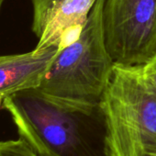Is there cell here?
<instances>
[{
  "mask_svg": "<svg viewBox=\"0 0 156 156\" xmlns=\"http://www.w3.org/2000/svg\"><path fill=\"white\" fill-rule=\"evenodd\" d=\"M59 48L35 49L23 53L0 55V97L39 87Z\"/></svg>",
  "mask_w": 156,
  "mask_h": 156,
  "instance_id": "obj_5",
  "label": "cell"
},
{
  "mask_svg": "<svg viewBox=\"0 0 156 156\" xmlns=\"http://www.w3.org/2000/svg\"><path fill=\"white\" fill-rule=\"evenodd\" d=\"M7 1H8V0H0V13H1L2 9H3V7H4V5H5V3Z\"/></svg>",
  "mask_w": 156,
  "mask_h": 156,
  "instance_id": "obj_10",
  "label": "cell"
},
{
  "mask_svg": "<svg viewBox=\"0 0 156 156\" xmlns=\"http://www.w3.org/2000/svg\"><path fill=\"white\" fill-rule=\"evenodd\" d=\"M98 0H60L48 12L35 49L62 48L85 26Z\"/></svg>",
  "mask_w": 156,
  "mask_h": 156,
  "instance_id": "obj_6",
  "label": "cell"
},
{
  "mask_svg": "<svg viewBox=\"0 0 156 156\" xmlns=\"http://www.w3.org/2000/svg\"><path fill=\"white\" fill-rule=\"evenodd\" d=\"M3 100H4V99H3V98H2L1 97H0V106L2 105V103H3Z\"/></svg>",
  "mask_w": 156,
  "mask_h": 156,
  "instance_id": "obj_11",
  "label": "cell"
},
{
  "mask_svg": "<svg viewBox=\"0 0 156 156\" xmlns=\"http://www.w3.org/2000/svg\"><path fill=\"white\" fill-rule=\"evenodd\" d=\"M104 5L98 0L78 36L59 48L39 87L45 94L73 104L101 105L116 63L106 43Z\"/></svg>",
  "mask_w": 156,
  "mask_h": 156,
  "instance_id": "obj_2",
  "label": "cell"
},
{
  "mask_svg": "<svg viewBox=\"0 0 156 156\" xmlns=\"http://www.w3.org/2000/svg\"><path fill=\"white\" fill-rule=\"evenodd\" d=\"M59 1L60 0H31L33 11L31 30L37 38L41 31L43 22L48 12L52 8V6Z\"/></svg>",
  "mask_w": 156,
  "mask_h": 156,
  "instance_id": "obj_7",
  "label": "cell"
},
{
  "mask_svg": "<svg viewBox=\"0 0 156 156\" xmlns=\"http://www.w3.org/2000/svg\"><path fill=\"white\" fill-rule=\"evenodd\" d=\"M103 27L116 63L143 65L156 54V0H105Z\"/></svg>",
  "mask_w": 156,
  "mask_h": 156,
  "instance_id": "obj_4",
  "label": "cell"
},
{
  "mask_svg": "<svg viewBox=\"0 0 156 156\" xmlns=\"http://www.w3.org/2000/svg\"><path fill=\"white\" fill-rule=\"evenodd\" d=\"M2 107L38 156H109L101 105L62 101L33 87L5 98Z\"/></svg>",
  "mask_w": 156,
  "mask_h": 156,
  "instance_id": "obj_1",
  "label": "cell"
},
{
  "mask_svg": "<svg viewBox=\"0 0 156 156\" xmlns=\"http://www.w3.org/2000/svg\"><path fill=\"white\" fill-rule=\"evenodd\" d=\"M0 156H38L21 138L16 140L0 141Z\"/></svg>",
  "mask_w": 156,
  "mask_h": 156,
  "instance_id": "obj_8",
  "label": "cell"
},
{
  "mask_svg": "<svg viewBox=\"0 0 156 156\" xmlns=\"http://www.w3.org/2000/svg\"><path fill=\"white\" fill-rule=\"evenodd\" d=\"M101 107L109 156H156V91L141 65L115 63Z\"/></svg>",
  "mask_w": 156,
  "mask_h": 156,
  "instance_id": "obj_3",
  "label": "cell"
},
{
  "mask_svg": "<svg viewBox=\"0 0 156 156\" xmlns=\"http://www.w3.org/2000/svg\"><path fill=\"white\" fill-rule=\"evenodd\" d=\"M141 70L146 81L156 91V54L141 65Z\"/></svg>",
  "mask_w": 156,
  "mask_h": 156,
  "instance_id": "obj_9",
  "label": "cell"
}]
</instances>
